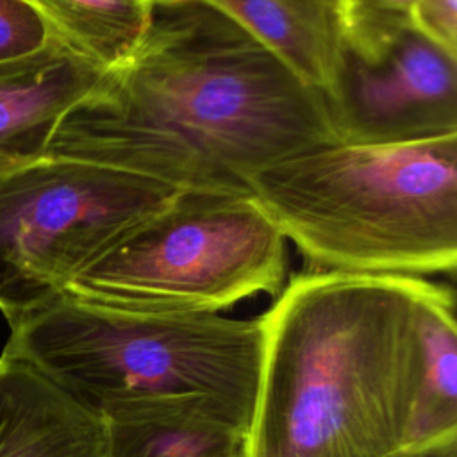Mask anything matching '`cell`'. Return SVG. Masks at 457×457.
Returning a JSON list of instances; mask_svg holds the SVG:
<instances>
[{
    "instance_id": "52a82bcc",
    "label": "cell",
    "mask_w": 457,
    "mask_h": 457,
    "mask_svg": "<svg viewBox=\"0 0 457 457\" xmlns=\"http://www.w3.org/2000/svg\"><path fill=\"white\" fill-rule=\"evenodd\" d=\"M325 104L336 139L345 145L457 134V55L416 30L377 62H366L345 46Z\"/></svg>"
},
{
    "instance_id": "9a60e30c",
    "label": "cell",
    "mask_w": 457,
    "mask_h": 457,
    "mask_svg": "<svg viewBox=\"0 0 457 457\" xmlns=\"http://www.w3.org/2000/svg\"><path fill=\"white\" fill-rule=\"evenodd\" d=\"M48 39L46 23L27 0H0V62L27 57Z\"/></svg>"
},
{
    "instance_id": "277c9868",
    "label": "cell",
    "mask_w": 457,
    "mask_h": 457,
    "mask_svg": "<svg viewBox=\"0 0 457 457\" xmlns=\"http://www.w3.org/2000/svg\"><path fill=\"white\" fill-rule=\"evenodd\" d=\"M9 327L0 357L34 368L100 414L130 400L214 396L252 416L259 318L132 311L59 293Z\"/></svg>"
},
{
    "instance_id": "4fadbf2b",
    "label": "cell",
    "mask_w": 457,
    "mask_h": 457,
    "mask_svg": "<svg viewBox=\"0 0 457 457\" xmlns=\"http://www.w3.org/2000/svg\"><path fill=\"white\" fill-rule=\"evenodd\" d=\"M52 37L102 70L123 62L139 43L152 0H27Z\"/></svg>"
},
{
    "instance_id": "8fae6325",
    "label": "cell",
    "mask_w": 457,
    "mask_h": 457,
    "mask_svg": "<svg viewBox=\"0 0 457 457\" xmlns=\"http://www.w3.org/2000/svg\"><path fill=\"white\" fill-rule=\"evenodd\" d=\"M241 25L303 84L327 96L345 39L337 0H204Z\"/></svg>"
},
{
    "instance_id": "5bb4252c",
    "label": "cell",
    "mask_w": 457,
    "mask_h": 457,
    "mask_svg": "<svg viewBox=\"0 0 457 457\" xmlns=\"http://www.w3.org/2000/svg\"><path fill=\"white\" fill-rule=\"evenodd\" d=\"M416 0H337L345 46L366 62L380 61L414 30Z\"/></svg>"
},
{
    "instance_id": "6da1fadb",
    "label": "cell",
    "mask_w": 457,
    "mask_h": 457,
    "mask_svg": "<svg viewBox=\"0 0 457 457\" xmlns=\"http://www.w3.org/2000/svg\"><path fill=\"white\" fill-rule=\"evenodd\" d=\"M334 143L325 96L230 16L204 0H152L132 54L59 120L43 157L250 195L255 171Z\"/></svg>"
},
{
    "instance_id": "7a4b0ae2",
    "label": "cell",
    "mask_w": 457,
    "mask_h": 457,
    "mask_svg": "<svg viewBox=\"0 0 457 457\" xmlns=\"http://www.w3.org/2000/svg\"><path fill=\"white\" fill-rule=\"evenodd\" d=\"M421 277L305 270L259 316L246 457L403 448L420 375Z\"/></svg>"
},
{
    "instance_id": "30bf717a",
    "label": "cell",
    "mask_w": 457,
    "mask_h": 457,
    "mask_svg": "<svg viewBox=\"0 0 457 457\" xmlns=\"http://www.w3.org/2000/svg\"><path fill=\"white\" fill-rule=\"evenodd\" d=\"M0 457H109L107 421L34 368L0 357Z\"/></svg>"
},
{
    "instance_id": "ba28073f",
    "label": "cell",
    "mask_w": 457,
    "mask_h": 457,
    "mask_svg": "<svg viewBox=\"0 0 457 457\" xmlns=\"http://www.w3.org/2000/svg\"><path fill=\"white\" fill-rule=\"evenodd\" d=\"M102 71L52 36L41 50L0 62V177L43 159L59 120Z\"/></svg>"
},
{
    "instance_id": "5b68a950",
    "label": "cell",
    "mask_w": 457,
    "mask_h": 457,
    "mask_svg": "<svg viewBox=\"0 0 457 457\" xmlns=\"http://www.w3.org/2000/svg\"><path fill=\"white\" fill-rule=\"evenodd\" d=\"M287 239L252 195L179 189L62 293L152 312H218L286 286Z\"/></svg>"
},
{
    "instance_id": "9c48e42d",
    "label": "cell",
    "mask_w": 457,
    "mask_h": 457,
    "mask_svg": "<svg viewBox=\"0 0 457 457\" xmlns=\"http://www.w3.org/2000/svg\"><path fill=\"white\" fill-rule=\"evenodd\" d=\"M109 457H236L252 416L214 396L130 400L102 411Z\"/></svg>"
},
{
    "instance_id": "ac0fdd59",
    "label": "cell",
    "mask_w": 457,
    "mask_h": 457,
    "mask_svg": "<svg viewBox=\"0 0 457 457\" xmlns=\"http://www.w3.org/2000/svg\"><path fill=\"white\" fill-rule=\"evenodd\" d=\"M236 457H246V455H245V453H241V455H236Z\"/></svg>"
},
{
    "instance_id": "7c38bea8",
    "label": "cell",
    "mask_w": 457,
    "mask_h": 457,
    "mask_svg": "<svg viewBox=\"0 0 457 457\" xmlns=\"http://www.w3.org/2000/svg\"><path fill=\"white\" fill-rule=\"evenodd\" d=\"M420 375L403 448L457 439L455 295L423 278L418 296Z\"/></svg>"
},
{
    "instance_id": "8992f818",
    "label": "cell",
    "mask_w": 457,
    "mask_h": 457,
    "mask_svg": "<svg viewBox=\"0 0 457 457\" xmlns=\"http://www.w3.org/2000/svg\"><path fill=\"white\" fill-rule=\"evenodd\" d=\"M179 189L91 162L43 157L0 177V312L7 323L70 280Z\"/></svg>"
},
{
    "instance_id": "2e32d148",
    "label": "cell",
    "mask_w": 457,
    "mask_h": 457,
    "mask_svg": "<svg viewBox=\"0 0 457 457\" xmlns=\"http://www.w3.org/2000/svg\"><path fill=\"white\" fill-rule=\"evenodd\" d=\"M414 30L457 55V0H416Z\"/></svg>"
},
{
    "instance_id": "3957f363",
    "label": "cell",
    "mask_w": 457,
    "mask_h": 457,
    "mask_svg": "<svg viewBox=\"0 0 457 457\" xmlns=\"http://www.w3.org/2000/svg\"><path fill=\"white\" fill-rule=\"evenodd\" d=\"M248 191L307 270L455 273L457 134L311 148L255 171Z\"/></svg>"
},
{
    "instance_id": "e0dca14e",
    "label": "cell",
    "mask_w": 457,
    "mask_h": 457,
    "mask_svg": "<svg viewBox=\"0 0 457 457\" xmlns=\"http://www.w3.org/2000/svg\"><path fill=\"white\" fill-rule=\"evenodd\" d=\"M384 457H457V439L395 450Z\"/></svg>"
}]
</instances>
